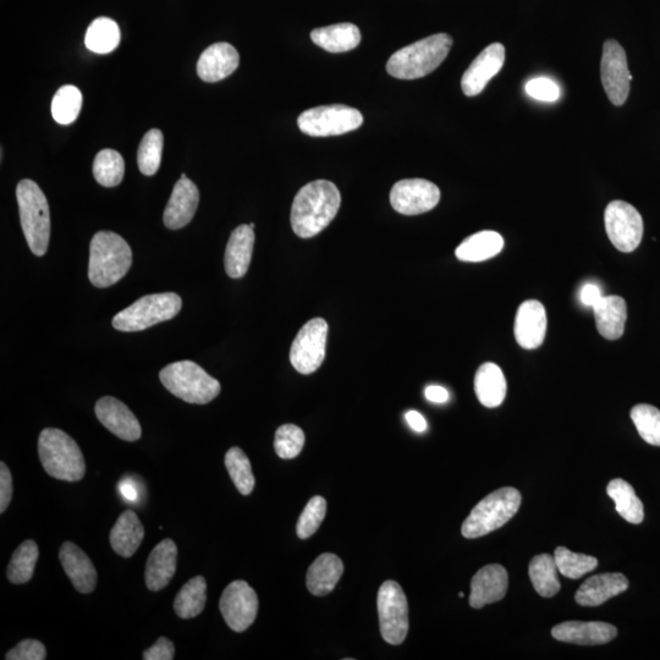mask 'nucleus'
<instances>
[{"instance_id": "obj_35", "label": "nucleus", "mask_w": 660, "mask_h": 660, "mask_svg": "<svg viewBox=\"0 0 660 660\" xmlns=\"http://www.w3.org/2000/svg\"><path fill=\"white\" fill-rule=\"evenodd\" d=\"M558 566L549 554L536 555L531 560L528 574L535 591L544 598H552L560 591Z\"/></svg>"}, {"instance_id": "obj_14", "label": "nucleus", "mask_w": 660, "mask_h": 660, "mask_svg": "<svg viewBox=\"0 0 660 660\" xmlns=\"http://www.w3.org/2000/svg\"><path fill=\"white\" fill-rule=\"evenodd\" d=\"M602 85L609 101L623 106L629 98L632 76L624 48L614 40L604 43L601 63Z\"/></svg>"}, {"instance_id": "obj_24", "label": "nucleus", "mask_w": 660, "mask_h": 660, "mask_svg": "<svg viewBox=\"0 0 660 660\" xmlns=\"http://www.w3.org/2000/svg\"><path fill=\"white\" fill-rule=\"evenodd\" d=\"M629 588V580L619 572L590 577L576 592L575 601L582 607H599Z\"/></svg>"}, {"instance_id": "obj_26", "label": "nucleus", "mask_w": 660, "mask_h": 660, "mask_svg": "<svg viewBox=\"0 0 660 660\" xmlns=\"http://www.w3.org/2000/svg\"><path fill=\"white\" fill-rule=\"evenodd\" d=\"M255 231L250 225H240L231 233L225 250L224 267L230 278L240 279L249 271Z\"/></svg>"}, {"instance_id": "obj_36", "label": "nucleus", "mask_w": 660, "mask_h": 660, "mask_svg": "<svg viewBox=\"0 0 660 660\" xmlns=\"http://www.w3.org/2000/svg\"><path fill=\"white\" fill-rule=\"evenodd\" d=\"M120 37L117 22L109 18H98L88 27L85 44L93 53L108 54L119 46Z\"/></svg>"}, {"instance_id": "obj_9", "label": "nucleus", "mask_w": 660, "mask_h": 660, "mask_svg": "<svg viewBox=\"0 0 660 660\" xmlns=\"http://www.w3.org/2000/svg\"><path fill=\"white\" fill-rule=\"evenodd\" d=\"M377 609L383 640L399 646L409 632V604L398 582L385 581L378 591Z\"/></svg>"}, {"instance_id": "obj_25", "label": "nucleus", "mask_w": 660, "mask_h": 660, "mask_svg": "<svg viewBox=\"0 0 660 660\" xmlns=\"http://www.w3.org/2000/svg\"><path fill=\"white\" fill-rule=\"evenodd\" d=\"M178 563V547L172 539L158 543L148 557L146 564V585L148 590L158 592L172 581Z\"/></svg>"}, {"instance_id": "obj_31", "label": "nucleus", "mask_w": 660, "mask_h": 660, "mask_svg": "<svg viewBox=\"0 0 660 660\" xmlns=\"http://www.w3.org/2000/svg\"><path fill=\"white\" fill-rule=\"evenodd\" d=\"M311 40L329 53H345L359 47L361 32L356 25L344 22L313 30Z\"/></svg>"}, {"instance_id": "obj_27", "label": "nucleus", "mask_w": 660, "mask_h": 660, "mask_svg": "<svg viewBox=\"0 0 660 660\" xmlns=\"http://www.w3.org/2000/svg\"><path fill=\"white\" fill-rule=\"evenodd\" d=\"M343 572V561L337 555H319L307 571V590L316 597L327 596L338 585Z\"/></svg>"}, {"instance_id": "obj_53", "label": "nucleus", "mask_w": 660, "mask_h": 660, "mask_svg": "<svg viewBox=\"0 0 660 660\" xmlns=\"http://www.w3.org/2000/svg\"><path fill=\"white\" fill-rule=\"evenodd\" d=\"M119 491L128 502H136L139 498V491H137L134 481L129 480V478H125L119 483Z\"/></svg>"}, {"instance_id": "obj_41", "label": "nucleus", "mask_w": 660, "mask_h": 660, "mask_svg": "<svg viewBox=\"0 0 660 660\" xmlns=\"http://www.w3.org/2000/svg\"><path fill=\"white\" fill-rule=\"evenodd\" d=\"M555 563L561 575L571 580H579L581 577L596 570L597 558L591 555L571 552L568 548L558 547L554 552Z\"/></svg>"}, {"instance_id": "obj_13", "label": "nucleus", "mask_w": 660, "mask_h": 660, "mask_svg": "<svg viewBox=\"0 0 660 660\" xmlns=\"http://www.w3.org/2000/svg\"><path fill=\"white\" fill-rule=\"evenodd\" d=\"M219 609L231 630L244 632L257 618V593L245 581L231 582L220 597Z\"/></svg>"}, {"instance_id": "obj_22", "label": "nucleus", "mask_w": 660, "mask_h": 660, "mask_svg": "<svg viewBox=\"0 0 660 660\" xmlns=\"http://www.w3.org/2000/svg\"><path fill=\"white\" fill-rule=\"evenodd\" d=\"M240 64V55L229 43L212 44L201 54L197 63V74L206 82H218L227 79Z\"/></svg>"}, {"instance_id": "obj_37", "label": "nucleus", "mask_w": 660, "mask_h": 660, "mask_svg": "<svg viewBox=\"0 0 660 660\" xmlns=\"http://www.w3.org/2000/svg\"><path fill=\"white\" fill-rule=\"evenodd\" d=\"M38 557H40V550H38L35 541L29 539V541L21 543L16 548L8 565L7 575L9 581L14 585L29 582L35 574Z\"/></svg>"}, {"instance_id": "obj_20", "label": "nucleus", "mask_w": 660, "mask_h": 660, "mask_svg": "<svg viewBox=\"0 0 660 660\" xmlns=\"http://www.w3.org/2000/svg\"><path fill=\"white\" fill-rule=\"evenodd\" d=\"M509 576L504 566L491 564L478 570L471 581L470 605L481 609L487 604L502 601L508 592Z\"/></svg>"}, {"instance_id": "obj_15", "label": "nucleus", "mask_w": 660, "mask_h": 660, "mask_svg": "<svg viewBox=\"0 0 660 660\" xmlns=\"http://www.w3.org/2000/svg\"><path fill=\"white\" fill-rule=\"evenodd\" d=\"M439 201V187L425 179L400 180L390 191L392 207L404 216H418L432 211Z\"/></svg>"}, {"instance_id": "obj_1", "label": "nucleus", "mask_w": 660, "mask_h": 660, "mask_svg": "<svg viewBox=\"0 0 660 660\" xmlns=\"http://www.w3.org/2000/svg\"><path fill=\"white\" fill-rule=\"evenodd\" d=\"M341 195L328 180H316L297 192L291 207V227L301 239L322 233L339 212Z\"/></svg>"}, {"instance_id": "obj_30", "label": "nucleus", "mask_w": 660, "mask_h": 660, "mask_svg": "<svg viewBox=\"0 0 660 660\" xmlns=\"http://www.w3.org/2000/svg\"><path fill=\"white\" fill-rule=\"evenodd\" d=\"M506 379L502 368L493 362L483 363L475 376V393L478 401L488 409L503 404L506 396Z\"/></svg>"}, {"instance_id": "obj_40", "label": "nucleus", "mask_w": 660, "mask_h": 660, "mask_svg": "<svg viewBox=\"0 0 660 660\" xmlns=\"http://www.w3.org/2000/svg\"><path fill=\"white\" fill-rule=\"evenodd\" d=\"M82 107V93L73 85L59 88L52 101L53 119L58 124L69 125L79 117Z\"/></svg>"}, {"instance_id": "obj_38", "label": "nucleus", "mask_w": 660, "mask_h": 660, "mask_svg": "<svg viewBox=\"0 0 660 660\" xmlns=\"http://www.w3.org/2000/svg\"><path fill=\"white\" fill-rule=\"evenodd\" d=\"M224 462L236 489L242 495H250L255 488L256 481L252 473L251 462L244 451L238 447L230 448L225 454Z\"/></svg>"}, {"instance_id": "obj_47", "label": "nucleus", "mask_w": 660, "mask_h": 660, "mask_svg": "<svg viewBox=\"0 0 660 660\" xmlns=\"http://www.w3.org/2000/svg\"><path fill=\"white\" fill-rule=\"evenodd\" d=\"M47 658L46 647L37 640H24L7 653V660H44Z\"/></svg>"}, {"instance_id": "obj_8", "label": "nucleus", "mask_w": 660, "mask_h": 660, "mask_svg": "<svg viewBox=\"0 0 660 660\" xmlns=\"http://www.w3.org/2000/svg\"><path fill=\"white\" fill-rule=\"evenodd\" d=\"M183 300L178 294L163 293L141 297L113 318V327L120 332H141L179 315Z\"/></svg>"}, {"instance_id": "obj_48", "label": "nucleus", "mask_w": 660, "mask_h": 660, "mask_svg": "<svg viewBox=\"0 0 660 660\" xmlns=\"http://www.w3.org/2000/svg\"><path fill=\"white\" fill-rule=\"evenodd\" d=\"M175 654L174 643L167 637H159L157 642L142 654L145 660H173Z\"/></svg>"}, {"instance_id": "obj_4", "label": "nucleus", "mask_w": 660, "mask_h": 660, "mask_svg": "<svg viewBox=\"0 0 660 660\" xmlns=\"http://www.w3.org/2000/svg\"><path fill=\"white\" fill-rule=\"evenodd\" d=\"M38 455L44 471L55 480L77 482L85 476L84 454L62 429H43L38 438Z\"/></svg>"}, {"instance_id": "obj_21", "label": "nucleus", "mask_w": 660, "mask_h": 660, "mask_svg": "<svg viewBox=\"0 0 660 660\" xmlns=\"http://www.w3.org/2000/svg\"><path fill=\"white\" fill-rule=\"evenodd\" d=\"M200 203V192L194 181L190 179H180L175 184L172 196L164 211L165 227L172 230H178L186 227L194 218Z\"/></svg>"}, {"instance_id": "obj_18", "label": "nucleus", "mask_w": 660, "mask_h": 660, "mask_svg": "<svg viewBox=\"0 0 660 660\" xmlns=\"http://www.w3.org/2000/svg\"><path fill=\"white\" fill-rule=\"evenodd\" d=\"M546 308L537 300L522 302L516 313L515 338L522 349L533 350L543 344L547 334Z\"/></svg>"}, {"instance_id": "obj_12", "label": "nucleus", "mask_w": 660, "mask_h": 660, "mask_svg": "<svg viewBox=\"0 0 660 660\" xmlns=\"http://www.w3.org/2000/svg\"><path fill=\"white\" fill-rule=\"evenodd\" d=\"M605 230L610 242L621 252L630 253L640 246L643 219L634 206L625 201L610 202L604 212Z\"/></svg>"}, {"instance_id": "obj_17", "label": "nucleus", "mask_w": 660, "mask_h": 660, "mask_svg": "<svg viewBox=\"0 0 660 660\" xmlns=\"http://www.w3.org/2000/svg\"><path fill=\"white\" fill-rule=\"evenodd\" d=\"M95 411L98 421L114 436L125 442H136L141 438L142 429L139 420L120 400L113 396H104L97 401Z\"/></svg>"}, {"instance_id": "obj_11", "label": "nucleus", "mask_w": 660, "mask_h": 660, "mask_svg": "<svg viewBox=\"0 0 660 660\" xmlns=\"http://www.w3.org/2000/svg\"><path fill=\"white\" fill-rule=\"evenodd\" d=\"M328 323L323 318H313L299 330L290 349V362L301 374H311L326 359Z\"/></svg>"}, {"instance_id": "obj_7", "label": "nucleus", "mask_w": 660, "mask_h": 660, "mask_svg": "<svg viewBox=\"0 0 660 660\" xmlns=\"http://www.w3.org/2000/svg\"><path fill=\"white\" fill-rule=\"evenodd\" d=\"M521 505V493L513 487H504L487 495L469 516L461 527L462 536L473 539L488 535L509 522Z\"/></svg>"}, {"instance_id": "obj_10", "label": "nucleus", "mask_w": 660, "mask_h": 660, "mask_svg": "<svg viewBox=\"0 0 660 660\" xmlns=\"http://www.w3.org/2000/svg\"><path fill=\"white\" fill-rule=\"evenodd\" d=\"M362 124L359 110L343 104L308 109L297 119L300 130L312 137L344 135L359 129Z\"/></svg>"}, {"instance_id": "obj_32", "label": "nucleus", "mask_w": 660, "mask_h": 660, "mask_svg": "<svg viewBox=\"0 0 660 660\" xmlns=\"http://www.w3.org/2000/svg\"><path fill=\"white\" fill-rule=\"evenodd\" d=\"M504 247L503 236L497 231L484 230L461 242L455 256L462 262H483L499 255Z\"/></svg>"}, {"instance_id": "obj_34", "label": "nucleus", "mask_w": 660, "mask_h": 660, "mask_svg": "<svg viewBox=\"0 0 660 660\" xmlns=\"http://www.w3.org/2000/svg\"><path fill=\"white\" fill-rule=\"evenodd\" d=\"M207 603V581L196 576L187 581L174 601V610L181 619H194L205 609Z\"/></svg>"}, {"instance_id": "obj_19", "label": "nucleus", "mask_w": 660, "mask_h": 660, "mask_svg": "<svg viewBox=\"0 0 660 660\" xmlns=\"http://www.w3.org/2000/svg\"><path fill=\"white\" fill-rule=\"evenodd\" d=\"M616 635V627L602 621H565L552 629L555 640L581 646L605 645Z\"/></svg>"}, {"instance_id": "obj_3", "label": "nucleus", "mask_w": 660, "mask_h": 660, "mask_svg": "<svg viewBox=\"0 0 660 660\" xmlns=\"http://www.w3.org/2000/svg\"><path fill=\"white\" fill-rule=\"evenodd\" d=\"M132 264L128 242L113 231H98L90 245L88 278L96 288H109L123 279Z\"/></svg>"}, {"instance_id": "obj_5", "label": "nucleus", "mask_w": 660, "mask_h": 660, "mask_svg": "<svg viewBox=\"0 0 660 660\" xmlns=\"http://www.w3.org/2000/svg\"><path fill=\"white\" fill-rule=\"evenodd\" d=\"M22 231L33 255H46L51 239V212L47 197L35 181L21 180L16 187Z\"/></svg>"}, {"instance_id": "obj_28", "label": "nucleus", "mask_w": 660, "mask_h": 660, "mask_svg": "<svg viewBox=\"0 0 660 660\" xmlns=\"http://www.w3.org/2000/svg\"><path fill=\"white\" fill-rule=\"evenodd\" d=\"M593 311L598 332L603 338L618 340L623 337L627 319V306L623 297L603 296Z\"/></svg>"}, {"instance_id": "obj_45", "label": "nucleus", "mask_w": 660, "mask_h": 660, "mask_svg": "<svg viewBox=\"0 0 660 660\" xmlns=\"http://www.w3.org/2000/svg\"><path fill=\"white\" fill-rule=\"evenodd\" d=\"M327 514V502L323 497H313L305 506L297 521L296 533L301 539L315 535Z\"/></svg>"}, {"instance_id": "obj_52", "label": "nucleus", "mask_w": 660, "mask_h": 660, "mask_svg": "<svg viewBox=\"0 0 660 660\" xmlns=\"http://www.w3.org/2000/svg\"><path fill=\"white\" fill-rule=\"evenodd\" d=\"M407 423L409 426L414 429L415 432L422 433L427 429L426 418L423 417L420 412L411 410L405 415Z\"/></svg>"}, {"instance_id": "obj_6", "label": "nucleus", "mask_w": 660, "mask_h": 660, "mask_svg": "<svg viewBox=\"0 0 660 660\" xmlns=\"http://www.w3.org/2000/svg\"><path fill=\"white\" fill-rule=\"evenodd\" d=\"M159 379L170 393L189 404L211 403L222 390L216 378L192 361L170 363L159 373Z\"/></svg>"}, {"instance_id": "obj_39", "label": "nucleus", "mask_w": 660, "mask_h": 660, "mask_svg": "<svg viewBox=\"0 0 660 660\" xmlns=\"http://www.w3.org/2000/svg\"><path fill=\"white\" fill-rule=\"evenodd\" d=\"M125 163L120 153L114 150L98 152L93 162V175L99 185L118 186L124 179Z\"/></svg>"}, {"instance_id": "obj_44", "label": "nucleus", "mask_w": 660, "mask_h": 660, "mask_svg": "<svg viewBox=\"0 0 660 660\" xmlns=\"http://www.w3.org/2000/svg\"><path fill=\"white\" fill-rule=\"evenodd\" d=\"M305 445V433L295 425H283L274 438L275 453L280 459L291 460L299 456Z\"/></svg>"}, {"instance_id": "obj_51", "label": "nucleus", "mask_w": 660, "mask_h": 660, "mask_svg": "<svg viewBox=\"0 0 660 660\" xmlns=\"http://www.w3.org/2000/svg\"><path fill=\"white\" fill-rule=\"evenodd\" d=\"M427 400L434 404H444L449 400V392L439 385H429L425 390Z\"/></svg>"}, {"instance_id": "obj_50", "label": "nucleus", "mask_w": 660, "mask_h": 660, "mask_svg": "<svg viewBox=\"0 0 660 660\" xmlns=\"http://www.w3.org/2000/svg\"><path fill=\"white\" fill-rule=\"evenodd\" d=\"M602 297V291L596 284H586L580 294L582 304L592 308L602 300Z\"/></svg>"}, {"instance_id": "obj_16", "label": "nucleus", "mask_w": 660, "mask_h": 660, "mask_svg": "<svg viewBox=\"0 0 660 660\" xmlns=\"http://www.w3.org/2000/svg\"><path fill=\"white\" fill-rule=\"evenodd\" d=\"M504 62L505 47L502 43H493L483 49L462 76V92L467 97L480 95L492 77L502 70Z\"/></svg>"}, {"instance_id": "obj_46", "label": "nucleus", "mask_w": 660, "mask_h": 660, "mask_svg": "<svg viewBox=\"0 0 660 660\" xmlns=\"http://www.w3.org/2000/svg\"><path fill=\"white\" fill-rule=\"evenodd\" d=\"M527 95L541 102H555L560 96V88L547 77H538L527 82Z\"/></svg>"}, {"instance_id": "obj_54", "label": "nucleus", "mask_w": 660, "mask_h": 660, "mask_svg": "<svg viewBox=\"0 0 660 660\" xmlns=\"http://www.w3.org/2000/svg\"><path fill=\"white\" fill-rule=\"evenodd\" d=\"M250 227H251L253 230H255V227H256L255 223H251V224H250Z\"/></svg>"}, {"instance_id": "obj_55", "label": "nucleus", "mask_w": 660, "mask_h": 660, "mask_svg": "<svg viewBox=\"0 0 660 660\" xmlns=\"http://www.w3.org/2000/svg\"><path fill=\"white\" fill-rule=\"evenodd\" d=\"M186 178H187L186 174H181V178H180V179H186Z\"/></svg>"}, {"instance_id": "obj_49", "label": "nucleus", "mask_w": 660, "mask_h": 660, "mask_svg": "<svg viewBox=\"0 0 660 660\" xmlns=\"http://www.w3.org/2000/svg\"><path fill=\"white\" fill-rule=\"evenodd\" d=\"M13 477L5 462H0V513H5L13 499Z\"/></svg>"}, {"instance_id": "obj_2", "label": "nucleus", "mask_w": 660, "mask_h": 660, "mask_svg": "<svg viewBox=\"0 0 660 660\" xmlns=\"http://www.w3.org/2000/svg\"><path fill=\"white\" fill-rule=\"evenodd\" d=\"M453 38L447 33L423 38L395 52L388 60V74L400 80H416L425 77L447 59Z\"/></svg>"}, {"instance_id": "obj_42", "label": "nucleus", "mask_w": 660, "mask_h": 660, "mask_svg": "<svg viewBox=\"0 0 660 660\" xmlns=\"http://www.w3.org/2000/svg\"><path fill=\"white\" fill-rule=\"evenodd\" d=\"M164 137L161 130L152 129L143 137L137 163L143 175L152 176L158 172L162 163Z\"/></svg>"}, {"instance_id": "obj_23", "label": "nucleus", "mask_w": 660, "mask_h": 660, "mask_svg": "<svg viewBox=\"0 0 660 660\" xmlns=\"http://www.w3.org/2000/svg\"><path fill=\"white\" fill-rule=\"evenodd\" d=\"M59 559L77 591L87 594L96 590L97 571L84 550L73 542H65L60 548Z\"/></svg>"}, {"instance_id": "obj_43", "label": "nucleus", "mask_w": 660, "mask_h": 660, "mask_svg": "<svg viewBox=\"0 0 660 660\" xmlns=\"http://www.w3.org/2000/svg\"><path fill=\"white\" fill-rule=\"evenodd\" d=\"M638 434L646 443L660 447V411L647 404L636 405L631 410Z\"/></svg>"}, {"instance_id": "obj_29", "label": "nucleus", "mask_w": 660, "mask_h": 660, "mask_svg": "<svg viewBox=\"0 0 660 660\" xmlns=\"http://www.w3.org/2000/svg\"><path fill=\"white\" fill-rule=\"evenodd\" d=\"M143 537H145V528L139 516L132 510H126L110 531V546L120 557L131 558L140 548Z\"/></svg>"}, {"instance_id": "obj_33", "label": "nucleus", "mask_w": 660, "mask_h": 660, "mask_svg": "<svg viewBox=\"0 0 660 660\" xmlns=\"http://www.w3.org/2000/svg\"><path fill=\"white\" fill-rule=\"evenodd\" d=\"M607 493L614 500L615 510L627 522L638 525L645 519V508L630 483L615 478L608 484Z\"/></svg>"}]
</instances>
